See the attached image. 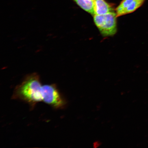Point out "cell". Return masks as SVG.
I'll list each match as a JSON object with an SVG mask.
<instances>
[{"label":"cell","instance_id":"7a4b0ae2","mask_svg":"<svg viewBox=\"0 0 148 148\" xmlns=\"http://www.w3.org/2000/svg\"><path fill=\"white\" fill-rule=\"evenodd\" d=\"M117 17L116 12H112L104 14L94 15L93 20L102 36L109 37L114 36L117 31Z\"/></svg>","mask_w":148,"mask_h":148},{"label":"cell","instance_id":"277c9868","mask_svg":"<svg viewBox=\"0 0 148 148\" xmlns=\"http://www.w3.org/2000/svg\"><path fill=\"white\" fill-rule=\"evenodd\" d=\"M94 15L104 14L114 12V9L112 5L105 0H94Z\"/></svg>","mask_w":148,"mask_h":148},{"label":"cell","instance_id":"5b68a950","mask_svg":"<svg viewBox=\"0 0 148 148\" xmlns=\"http://www.w3.org/2000/svg\"><path fill=\"white\" fill-rule=\"evenodd\" d=\"M74 1L83 10L94 15V0H74Z\"/></svg>","mask_w":148,"mask_h":148},{"label":"cell","instance_id":"6da1fadb","mask_svg":"<svg viewBox=\"0 0 148 148\" xmlns=\"http://www.w3.org/2000/svg\"><path fill=\"white\" fill-rule=\"evenodd\" d=\"M53 84L42 85L39 76L36 73L29 74L16 87L12 99L25 101L31 108L43 101L47 104L51 99Z\"/></svg>","mask_w":148,"mask_h":148},{"label":"cell","instance_id":"3957f363","mask_svg":"<svg viewBox=\"0 0 148 148\" xmlns=\"http://www.w3.org/2000/svg\"><path fill=\"white\" fill-rule=\"evenodd\" d=\"M146 0H123L115 9L117 17L131 13L143 5Z\"/></svg>","mask_w":148,"mask_h":148}]
</instances>
